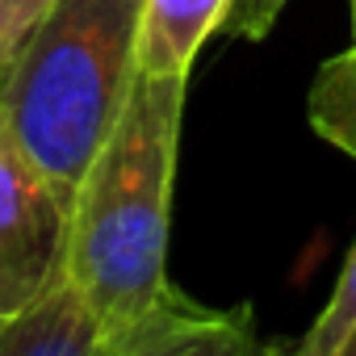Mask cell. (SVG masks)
I'll list each match as a JSON object with an SVG mask.
<instances>
[{"mask_svg":"<svg viewBox=\"0 0 356 356\" xmlns=\"http://www.w3.org/2000/svg\"><path fill=\"white\" fill-rule=\"evenodd\" d=\"M343 356H356V335L348 339V352H343Z\"/></svg>","mask_w":356,"mask_h":356,"instance_id":"8fae6325","label":"cell"},{"mask_svg":"<svg viewBox=\"0 0 356 356\" xmlns=\"http://www.w3.org/2000/svg\"><path fill=\"white\" fill-rule=\"evenodd\" d=\"M306 113L318 138H327L331 147L356 159V5H352V42L348 51L331 55L318 67Z\"/></svg>","mask_w":356,"mask_h":356,"instance_id":"52a82bcc","label":"cell"},{"mask_svg":"<svg viewBox=\"0 0 356 356\" xmlns=\"http://www.w3.org/2000/svg\"><path fill=\"white\" fill-rule=\"evenodd\" d=\"M285 5L289 0H231L227 17H222V34L243 38V42H260V38H268V30L285 13ZM348 5H356V0H348Z\"/></svg>","mask_w":356,"mask_h":356,"instance_id":"9c48e42d","label":"cell"},{"mask_svg":"<svg viewBox=\"0 0 356 356\" xmlns=\"http://www.w3.org/2000/svg\"><path fill=\"white\" fill-rule=\"evenodd\" d=\"M101 343L105 327L72 277L0 323V356H97Z\"/></svg>","mask_w":356,"mask_h":356,"instance_id":"5b68a950","label":"cell"},{"mask_svg":"<svg viewBox=\"0 0 356 356\" xmlns=\"http://www.w3.org/2000/svg\"><path fill=\"white\" fill-rule=\"evenodd\" d=\"M231 0H143L138 76H189L202 42L222 30Z\"/></svg>","mask_w":356,"mask_h":356,"instance_id":"8992f818","label":"cell"},{"mask_svg":"<svg viewBox=\"0 0 356 356\" xmlns=\"http://www.w3.org/2000/svg\"><path fill=\"white\" fill-rule=\"evenodd\" d=\"M185 88L189 76H134L109 138L72 197L67 277L92 302L105 343L168 285L163 260Z\"/></svg>","mask_w":356,"mask_h":356,"instance_id":"6da1fadb","label":"cell"},{"mask_svg":"<svg viewBox=\"0 0 356 356\" xmlns=\"http://www.w3.org/2000/svg\"><path fill=\"white\" fill-rule=\"evenodd\" d=\"M352 335H356V243L343 260V273H339L327 306L318 310V318L293 348L302 356H343Z\"/></svg>","mask_w":356,"mask_h":356,"instance_id":"ba28073f","label":"cell"},{"mask_svg":"<svg viewBox=\"0 0 356 356\" xmlns=\"http://www.w3.org/2000/svg\"><path fill=\"white\" fill-rule=\"evenodd\" d=\"M138 22L143 0H55L0 67V118L67 197L130 97Z\"/></svg>","mask_w":356,"mask_h":356,"instance_id":"7a4b0ae2","label":"cell"},{"mask_svg":"<svg viewBox=\"0 0 356 356\" xmlns=\"http://www.w3.org/2000/svg\"><path fill=\"white\" fill-rule=\"evenodd\" d=\"M51 5L55 0H0V67L22 51V42L47 17Z\"/></svg>","mask_w":356,"mask_h":356,"instance_id":"30bf717a","label":"cell"},{"mask_svg":"<svg viewBox=\"0 0 356 356\" xmlns=\"http://www.w3.org/2000/svg\"><path fill=\"white\" fill-rule=\"evenodd\" d=\"M243 352H264L252 306L214 310L193 302L176 285H163L155 302L105 343V356H243Z\"/></svg>","mask_w":356,"mask_h":356,"instance_id":"277c9868","label":"cell"},{"mask_svg":"<svg viewBox=\"0 0 356 356\" xmlns=\"http://www.w3.org/2000/svg\"><path fill=\"white\" fill-rule=\"evenodd\" d=\"M72 197L17 147L0 118V323L67 277Z\"/></svg>","mask_w":356,"mask_h":356,"instance_id":"3957f363","label":"cell"}]
</instances>
